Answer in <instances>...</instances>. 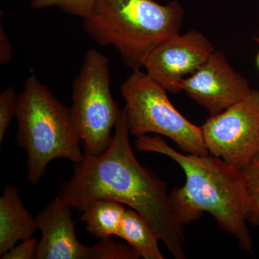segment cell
Returning a JSON list of instances; mask_svg holds the SVG:
<instances>
[{"instance_id": "6da1fadb", "label": "cell", "mask_w": 259, "mask_h": 259, "mask_svg": "<svg viewBox=\"0 0 259 259\" xmlns=\"http://www.w3.org/2000/svg\"><path fill=\"white\" fill-rule=\"evenodd\" d=\"M130 134L124 107L108 147L97 155L84 151L58 197L70 209L79 212L98 199L127 204L152 226L174 258L184 259V225L172 207L166 184L138 161Z\"/></svg>"}, {"instance_id": "7a4b0ae2", "label": "cell", "mask_w": 259, "mask_h": 259, "mask_svg": "<svg viewBox=\"0 0 259 259\" xmlns=\"http://www.w3.org/2000/svg\"><path fill=\"white\" fill-rule=\"evenodd\" d=\"M135 147L141 152L168 156L185 172V185L169 194L172 207L184 226L195 222L203 212L209 213L236 238L242 250L251 253L253 241L247 226L248 190L241 168L209 153L179 152L158 136H139Z\"/></svg>"}, {"instance_id": "3957f363", "label": "cell", "mask_w": 259, "mask_h": 259, "mask_svg": "<svg viewBox=\"0 0 259 259\" xmlns=\"http://www.w3.org/2000/svg\"><path fill=\"white\" fill-rule=\"evenodd\" d=\"M183 18L176 0L165 5L154 0H97L83 27L94 41L112 46L126 66L136 70L153 49L180 34Z\"/></svg>"}, {"instance_id": "277c9868", "label": "cell", "mask_w": 259, "mask_h": 259, "mask_svg": "<svg viewBox=\"0 0 259 259\" xmlns=\"http://www.w3.org/2000/svg\"><path fill=\"white\" fill-rule=\"evenodd\" d=\"M17 143L27 153V180L37 185L51 161L83 158L81 139L71 115L37 76H29L18 95Z\"/></svg>"}, {"instance_id": "5b68a950", "label": "cell", "mask_w": 259, "mask_h": 259, "mask_svg": "<svg viewBox=\"0 0 259 259\" xmlns=\"http://www.w3.org/2000/svg\"><path fill=\"white\" fill-rule=\"evenodd\" d=\"M120 91L125 101L130 134L136 138L148 134L166 136L185 153L209 154L201 127L175 108L166 90L147 73L134 70L121 85Z\"/></svg>"}, {"instance_id": "8992f818", "label": "cell", "mask_w": 259, "mask_h": 259, "mask_svg": "<svg viewBox=\"0 0 259 259\" xmlns=\"http://www.w3.org/2000/svg\"><path fill=\"white\" fill-rule=\"evenodd\" d=\"M70 110L85 152H103L111 143L121 109L110 90L108 58L97 49L85 54L73 82Z\"/></svg>"}, {"instance_id": "52a82bcc", "label": "cell", "mask_w": 259, "mask_h": 259, "mask_svg": "<svg viewBox=\"0 0 259 259\" xmlns=\"http://www.w3.org/2000/svg\"><path fill=\"white\" fill-rule=\"evenodd\" d=\"M201 129L209 154L242 169L259 153V91L251 89Z\"/></svg>"}, {"instance_id": "ba28073f", "label": "cell", "mask_w": 259, "mask_h": 259, "mask_svg": "<svg viewBox=\"0 0 259 259\" xmlns=\"http://www.w3.org/2000/svg\"><path fill=\"white\" fill-rule=\"evenodd\" d=\"M214 51L202 32L192 30L161 42L145 61L146 73L167 92L180 93L181 81L195 72Z\"/></svg>"}, {"instance_id": "9c48e42d", "label": "cell", "mask_w": 259, "mask_h": 259, "mask_svg": "<svg viewBox=\"0 0 259 259\" xmlns=\"http://www.w3.org/2000/svg\"><path fill=\"white\" fill-rule=\"evenodd\" d=\"M181 90L210 116L221 113L241 101L251 89L221 51H214L195 72L181 81Z\"/></svg>"}, {"instance_id": "30bf717a", "label": "cell", "mask_w": 259, "mask_h": 259, "mask_svg": "<svg viewBox=\"0 0 259 259\" xmlns=\"http://www.w3.org/2000/svg\"><path fill=\"white\" fill-rule=\"evenodd\" d=\"M71 209L59 197L48 204L35 218L41 233L37 259H89V246L76 237Z\"/></svg>"}, {"instance_id": "8fae6325", "label": "cell", "mask_w": 259, "mask_h": 259, "mask_svg": "<svg viewBox=\"0 0 259 259\" xmlns=\"http://www.w3.org/2000/svg\"><path fill=\"white\" fill-rule=\"evenodd\" d=\"M37 230L35 218L24 205L18 189L14 185L5 186L0 197V255L19 241L33 237Z\"/></svg>"}, {"instance_id": "7c38bea8", "label": "cell", "mask_w": 259, "mask_h": 259, "mask_svg": "<svg viewBox=\"0 0 259 259\" xmlns=\"http://www.w3.org/2000/svg\"><path fill=\"white\" fill-rule=\"evenodd\" d=\"M117 236L125 240L144 259H163L158 233L139 212L126 209Z\"/></svg>"}, {"instance_id": "4fadbf2b", "label": "cell", "mask_w": 259, "mask_h": 259, "mask_svg": "<svg viewBox=\"0 0 259 259\" xmlns=\"http://www.w3.org/2000/svg\"><path fill=\"white\" fill-rule=\"evenodd\" d=\"M126 209L123 204L109 199H98L83 209L81 221L90 235L98 238L117 236Z\"/></svg>"}, {"instance_id": "5bb4252c", "label": "cell", "mask_w": 259, "mask_h": 259, "mask_svg": "<svg viewBox=\"0 0 259 259\" xmlns=\"http://www.w3.org/2000/svg\"><path fill=\"white\" fill-rule=\"evenodd\" d=\"M246 180L248 194L247 221L259 226V153L242 168Z\"/></svg>"}, {"instance_id": "9a60e30c", "label": "cell", "mask_w": 259, "mask_h": 259, "mask_svg": "<svg viewBox=\"0 0 259 259\" xmlns=\"http://www.w3.org/2000/svg\"><path fill=\"white\" fill-rule=\"evenodd\" d=\"M141 255L131 245L117 243L110 238L100 239L89 246V259H139Z\"/></svg>"}, {"instance_id": "2e32d148", "label": "cell", "mask_w": 259, "mask_h": 259, "mask_svg": "<svg viewBox=\"0 0 259 259\" xmlns=\"http://www.w3.org/2000/svg\"><path fill=\"white\" fill-rule=\"evenodd\" d=\"M97 0H31L32 9L56 7L65 13L85 18L93 11Z\"/></svg>"}, {"instance_id": "e0dca14e", "label": "cell", "mask_w": 259, "mask_h": 259, "mask_svg": "<svg viewBox=\"0 0 259 259\" xmlns=\"http://www.w3.org/2000/svg\"><path fill=\"white\" fill-rule=\"evenodd\" d=\"M18 104V95L14 89L8 88L0 95V144L4 141L5 134L11 121L15 117Z\"/></svg>"}, {"instance_id": "ac0fdd59", "label": "cell", "mask_w": 259, "mask_h": 259, "mask_svg": "<svg viewBox=\"0 0 259 259\" xmlns=\"http://www.w3.org/2000/svg\"><path fill=\"white\" fill-rule=\"evenodd\" d=\"M39 241L32 237L24 240L20 244L15 245L4 254L0 255L2 259H33L36 257Z\"/></svg>"}, {"instance_id": "d6986e66", "label": "cell", "mask_w": 259, "mask_h": 259, "mask_svg": "<svg viewBox=\"0 0 259 259\" xmlns=\"http://www.w3.org/2000/svg\"><path fill=\"white\" fill-rule=\"evenodd\" d=\"M13 52L9 36L6 33L3 24L0 25V64L8 65L13 60Z\"/></svg>"}, {"instance_id": "ffe728a7", "label": "cell", "mask_w": 259, "mask_h": 259, "mask_svg": "<svg viewBox=\"0 0 259 259\" xmlns=\"http://www.w3.org/2000/svg\"><path fill=\"white\" fill-rule=\"evenodd\" d=\"M258 41L259 42V39H258ZM256 63H257V66H258V69L259 70V51L258 53V55H257Z\"/></svg>"}]
</instances>
